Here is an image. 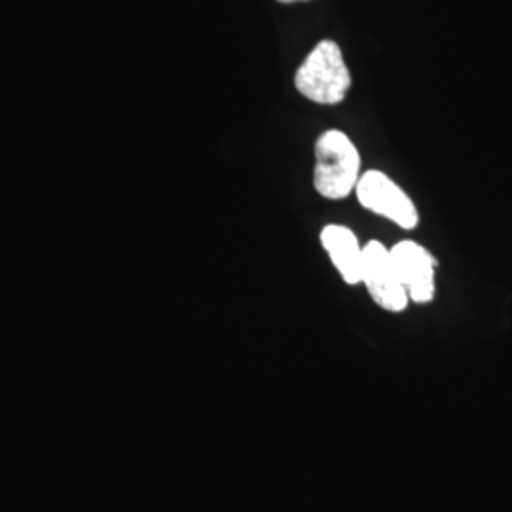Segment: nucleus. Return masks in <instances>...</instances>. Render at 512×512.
Here are the masks:
<instances>
[{"label":"nucleus","instance_id":"nucleus-2","mask_svg":"<svg viewBox=\"0 0 512 512\" xmlns=\"http://www.w3.org/2000/svg\"><path fill=\"white\" fill-rule=\"evenodd\" d=\"M294 86L317 105L342 103L351 90V73L342 48L334 40L317 42L296 71Z\"/></svg>","mask_w":512,"mask_h":512},{"label":"nucleus","instance_id":"nucleus-1","mask_svg":"<svg viewBox=\"0 0 512 512\" xmlns=\"http://www.w3.org/2000/svg\"><path fill=\"white\" fill-rule=\"evenodd\" d=\"M361 179V156L344 131L329 129L315 143L313 186L327 200H344Z\"/></svg>","mask_w":512,"mask_h":512},{"label":"nucleus","instance_id":"nucleus-4","mask_svg":"<svg viewBox=\"0 0 512 512\" xmlns=\"http://www.w3.org/2000/svg\"><path fill=\"white\" fill-rule=\"evenodd\" d=\"M363 260V283L372 300L385 311L399 313L408 308L410 298L404 291L401 277L391 258V249L380 241H368Z\"/></svg>","mask_w":512,"mask_h":512},{"label":"nucleus","instance_id":"nucleus-5","mask_svg":"<svg viewBox=\"0 0 512 512\" xmlns=\"http://www.w3.org/2000/svg\"><path fill=\"white\" fill-rule=\"evenodd\" d=\"M391 258L410 302L429 304L435 296V260L416 241L391 247Z\"/></svg>","mask_w":512,"mask_h":512},{"label":"nucleus","instance_id":"nucleus-3","mask_svg":"<svg viewBox=\"0 0 512 512\" xmlns=\"http://www.w3.org/2000/svg\"><path fill=\"white\" fill-rule=\"evenodd\" d=\"M355 192L365 209L391 220L403 230H414L418 226L420 215L412 198L382 171L370 169L363 173Z\"/></svg>","mask_w":512,"mask_h":512},{"label":"nucleus","instance_id":"nucleus-7","mask_svg":"<svg viewBox=\"0 0 512 512\" xmlns=\"http://www.w3.org/2000/svg\"><path fill=\"white\" fill-rule=\"evenodd\" d=\"M281 4H294V2H308V0H277Z\"/></svg>","mask_w":512,"mask_h":512},{"label":"nucleus","instance_id":"nucleus-6","mask_svg":"<svg viewBox=\"0 0 512 512\" xmlns=\"http://www.w3.org/2000/svg\"><path fill=\"white\" fill-rule=\"evenodd\" d=\"M321 243L330 256L334 268L340 272L348 285L363 283V260L365 247H361L357 236L340 224H329L321 232Z\"/></svg>","mask_w":512,"mask_h":512}]
</instances>
